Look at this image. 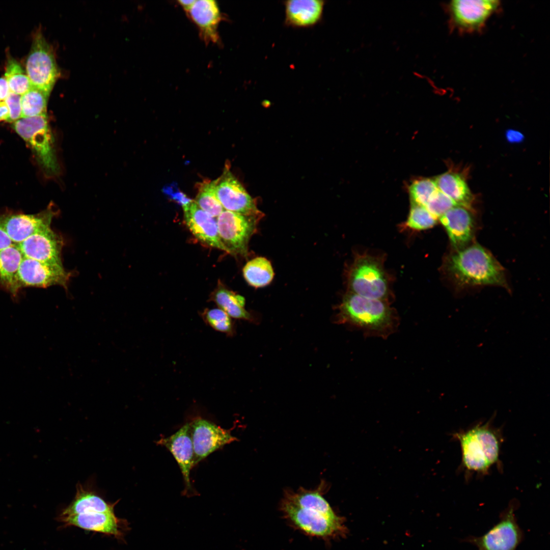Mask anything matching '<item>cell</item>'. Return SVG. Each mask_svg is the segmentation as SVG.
<instances>
[{
    "label": "cell",
    "instance_id": "9c48e42d",
    "mask_svg": "<svg viewBox=\"0 0 550 550\" xmlns=\"http://www.w3.org/2000/svg\"><path fill=\"white\" fill-rule=\"evenodd\" d=\"M216 194L225 210L260 219L264 215L255 200L231 173L229 166L226 165L223 174L217 178Z\"/></svg>",
    "mask_w": 550,
    "mask_h": 550
},
{
    "label": "cell",
    "instance_id": "f1b7e54d",
    "mask_svg": "<svg viewBox=\"0 0 550 550\" xmlns=\"http://www.w3.org/2000/svg\"><path fill=\"white\" fill-rule=\"evenodd\" d=\"M204 322L214 330L227 337L235 335L234 322L225 312L219 308H206L200 313Z\"/></svg>",
    "mask_w": 550,
    "mask_h": 550
},
{
    "label": "cell",
    "instance_id": "5bb4252c",
    "mask_svg": "<svg viewBox=\"0 0 550 550\" xmlns=\"http://www.w3.org/2000/svg\"><path fill=\"white\" fill-rule=\"evenodd\" d=\"M157 444L170 452L179 466L184 484L183 495L187 497L198 495V492L193 487L190 479L194 458L190 423H186L172 435L162 437L158 441Z\"/></svg>",
    "mask_w": 550,
    "mask_h": 550
},
{
    "label": "cell",
    "instance_id": "8d00e7d4",
    "mask_svg": "<svg viewBox=\"0 0 550 550\" xmlns=\"http://www.w3.org/2000/svg\"><path fill=\"white\" fill-rule=\"evenodd\" d=\"M10 92L8 84L5 77L0 78V100H4Z\"/></svg>",
    "mask_w": 550,
    "mask_h": 550
},
{
    "label": "cell",
    "instance_id": "52a82bcc",
    "mask_svg": "<svg viewBox=\"0 0 550 550\" xmlns=\"http://www.w3.org/2000/svg\"><path fill=\"white\" fill-rule=\"evenodd\" d=\"M26 72L32 86L49 95L60 76L53 49L40 30L34 35Z\"/></svg>",
    "mask_w": 550,
    "mask_h": 550
},
{
    "label": "cell",
    "instance_id": "d6986e66",
    "mask_svg": "<svg viewBox=\"0 0 550 550\" xmlns=\"http://www.w3.org/2000/svg\"><path fill=\"white\" fill-rule=\"evenodd\" d=\"M187 14L198 28L200 36L206 43L219 42L218 28L222 16L216 1L196 0Z\"/></svg>",
    "mask_w": 550,
    "mask_h": 550
},
{
    "label": "cell",
    "instance_id": "4316f807",
    "mask_svg": "<svg viewBox=\"0 0 550 550\" xmlns=\"http://www.w3.org/2000/svg\"><path fill=\"white\" fill-rule=\"evenodd\" d=\"M217 182V178L204 180L198 183V193L194 200L201 209L216 218L225 210L216 196Z\"/></svg>",
    "mask_w": 550,
    "mask_h": 550
},
{
    "label": "cell",
    "instance_id": "44dd1931",
    "mask_svg": "<svg viewBox=\"0 0 550 550\" xmlns=\"http://www.w3.org/2000/svg\"><path fill=\"white\" fill-rule=\"evenodd\" d=\"M437 189L449 197L457 206L465 208L471 211L474 197L464 178V175L458 171H449L434 180Z\"/></svg>",
    "mask_w": 550,
    "mask_h": 550
},
{
    "label": "cell",
    "instance_id": "7a4b0ae2",
    "mask_svg": "<svg viewBox=\"0 0 550 550\" xmlns=\"http://www.w3.org/2000/svg\"><path fill=\"white\" fill-rule=\"evenodd\" d=\"M339 321L358 327L368 333L386 337L394 330L392 311L382 300L347 294L339 307Z\"/></svg>",
    "mask_w": 550,
    "mask_h": 550
},
{
    "label": "cell",
    "instance_id": "f546056e",
    "mask_svg": "<svg viewBox=\"0 0 550 550\" xmlns=\"http://www.w3.org/2000/svg\"><path fill=\"white\" fill-rule=\"evenodd\" d=\"M5 78L10 91L19 95L24 94L32 87L28 75L20 65L13 58H9L7 61Z\"/></svg>",
    "mask_w": 550,
    "mask_h": 550
},
{
    "label": "cell",
    "instance_id": "3957f363",
    "mask_svg": "<svg viewBox=\"0 0 550 550\" xmlns=\"http://www.w3.org/2000/svg\"><path fill=\"white\" fill-rule=\"evenodd\" d=\"M454 436L460 443L462 465L466 470L485 474L499 461L501 439L488 423L456 432Z\"/></svg>",
    "mask_w": 550,
    "mask_h": 550
},
{
    "label": "cell",
    "instance_id": "4dcf8cb0",
    "mask_svg": "<svg viewBox=\"0 0 550 550\" xmlns=\"http://www.w3.org/2000/svg\"><path fill=\"white\" fill-rule=\"evenodd\" d=\"M438 190L434 180L424 178L415 180L409 187L412 203L425 207Z\"/></svg>",
    "mask_w": 550,
    "mask_h": 550
},
{
    "label": "cell",
    "instance_id": "f35d334b",
    "mask_svg": "<svg viewBox=\"0 0 550 550\" xmlns=\"http://www.w3.org/2000/svg\"><path fill=\"white\" fill-rule=\"evenodd\" d=\"M195 0L178 1L179 5L187 13L195 3Z\"/></svg>",
    "mask_w": 550,
    "mask_h": 550
},
{
    "label": "cell",
    "instance_id": "8992f818",
    "mask_svg": "<svg viewBox=\"0 0 550 550\" xmlns=\"http://www.w3.org/2000/svg\"><path fill=\"white\" fill-rule=\"evenodd\" d=\"M500 7L496 0H454L444 4L450 30L460 34L480 33Z\"/></svg>",
    "mask_w": 550,
    "mask_h": 550
},
{
    "label": "cell",
    "instance_id": "7402d4cb",
    "mask_svg": "<svg viewBox=\"0 0 550 550\" xmlns=\"http://www.w3.org/2000/svg\"><path fill=\"white\" fill-rule=\"evenodd\" d=\"M66 524L93 531L119 535L117 519L114 511L90 512L62 518Z\"/></svg>",
    "mask_w": 550,
    "mask_h": 550
},
{
    "label": "cell",
    "instance_id": "7c38bea8",
    "mask_svg": "<svg viewBox=\"0 0 550 550\" xmlns=\"http://www.w3.org/2000/svg\"><path fill=\"white\" fill-rule=\"evenodd\" d=\"M71 273L63 265L52 264L23 257L18 279L20 289L24 287L46 288L60 285L67 288Z\"/></svg>",
    "mask_w": 550,
    "mask_h": 550
},
{
    "label": "cell",
    "instance_id": "ffe728a7",
    "mask_svg": "<svg viewBox=\"0 0 550 550\" xmlns=\"http://www.w3.org/2000/svg\"><path fill=\"white\" fill-rule=\"evenodd\" d=\"M325 3L322 0L285 1V24L294 28L314 26L322 20Z\"/></svg>",
    "mask_w": 550,
    "mask_h": 550
},
{
    "label": "cell",
    "instance_id": "5b68a950",
    "mask_svg": "<svg viewBox=\"0 0 550 550\" xmlns=\"http://www.w3.org/2000/svg\"><path fill=\"white\" fill-rule=\"evenodd\" d=\"M12 127L32 149L45 174L57 175L60 167L47 115L21 118L13 122Z\"/></svg>",
    "mask_w": 550,
    "mask_h": 550
},
{
    "label": "cell",
    "instance_id": "2e32d148",
    "mask_svg": "<svg viewBox=\"0 0 550 550\" xmlns=\"http://www.w3.org/2000/svg\"><path fill=\"white\" fill-rule=\"evenodd\" d=\"M55 215L52 208L36 214H8L0 215V225L12 241L18 245L32 235L50 227Z\"/></svg>",
    "mask_w": 550,
    "mask_h": 550
},
{
    "label": "cell",
    "instance_id": "83f0119b",
    "mask_svg": "<svg viewBox=\"0 0 550 550\" xmlns=\"http://www.w3.org/2000/svg\"><path fill=\"white\" fill-rule=\"evenodd\" d=\"M49 96V94L32 86L21 95V118L47 115Z\"/></svg>",
    "mask_w": 550,
    "mask_h": 550
},
{
    "label": "cell",
    "instance_id": "277c9868",
    "mask_svg": "<svg viewBox=\"0 0 550 550\" xmlns=\"http://www.w3.org/2000/svg\"><path fill=\"white\" fill-rule=\"evenodd\" d=\"M280 510L290 526L311 537L327 540L342 535L345 531L342 518L335 512L299 507L283 499Z\"/></svg>",
    "mask_w": 550,
    "mask_h": 550
},
{
    "label": "cell",
    "instance_id": "e575fe53",
    "mask_svg": "<svg viewBox=\"0 0 550 550\" xmlns=\"http://www.w3.org/2000/svg\"><path fill=\"white\" fill-rule=\"evenodd\" d=\"M14 244H15L12 241L6 231L0 225V251Z\"/></svg>",
    "mask_w": 550,
    "mask_h": 550
},
{
    "label": "cell",
    "instance_id": "d4e9b609",
    "mask_svg": "<svg viewBox=\"0 0 550 550\" xmlns=\"http://www.w3.org/2000/svg\"><path fill=\"white\" fill-rule=\"evenodd\" d=\"M210 299L232 318L249 321L253 319L251 313L244 308V297L221 284L212 293Z\"/></svg>",
    "mask_w": 550,
    "mask_h": 550
},
{
    "label": "cell",
    "instance_id": "cb8c5ba5",
    "mask_svg": "<svg viewBox=\"0 0 550 550\" xmlns=\"http://www.w3.org/2000/svg\"><path fill=\"white\" fill-rule=\"evenodd\" d=\"M74 500L64 510L62 518L90 512L114 511L113 505L93 492L86 490L81 485H77Z\"/></svg>",
    "mask_w": 550,
    "mask_h": 550
},
{
    "label": "cell",
    "instance_id": "6da1fadb",
    "mask_svg": "<svg viewBox=\"0 0 550 550\" xmlns=\"http://www.w3.org/2000/svg\"><path fill=\"white\" fill-rule=\"evenodd\" d=\"M446 268L460 288L478 285L508 287L504 269L487 250L478 244L455 250L448 257Z\"/></svg>",
    "mask_w": 550,
    "mask_h": 550
},
{
    "label": "cell",
    "instance_id": "4fadbf2b",
    "mask_svg": "<svg viewBox=\"0 0 550 550\" xmlns=\"http://www.w3.org/2000/svg\"><path fill=\"white\" fill-rule=\"evenodd\" d=\"M521 531L516 522L513 506L503 514L500 521L480 537L470 541L478 550H516L521 542Z\"/></svg>",
    "mask_w": 550,
    "mask_h": 550
},
{
    "label": "cell",
    "instance_id": "836d02e7",
    "mask_svg": "<svg viewBox=\"0 0 550 550\" xmlns=\"http://www.w3.org/2000/svg\"><path fill=\"white\" fill-rule=\"evenodd\" d=\"M9 111V122H14L21 118V95L9 92L4 100Z\"/></svg>",
    "mask_w": 550,
    "mask_h": 550
},
{
    "label": "cell",
    "instance_id": "603a6c76",
    "mask_svg": "<svg viewBox=\"0 0 550 550\" xmlns=\"http://www.w3.org/2000/svg\"><path fill=\"white\" fill-rule=\"evenodd\" d=\"M23 258L16 244L0 251V286L14 296L20 289L18 273Z\"/></svg>",
    "mask_w": 550,
    "mask_h": 550
},
{
    "label": "cell",
    "instance_id": "d6a6232c",
    "mask_svg": "<svg viewBox=\"0 0 550 550\" xmlns=\"http://www.w3.org/2000/svg\"><path fill=\"white\" fill-rule=\"evenodd\" d=\"M455 206L457 205L449 197L438 190L425 207L431 214L437 218Z\"/></svg>",
    "mask_w": 550,
    "mask_h": 550
},
{
    "label": "cell",
    "instance_id": "74e56055",
    "mask_svg": "<svg viewBox=\"0 0 550 550\" xmlns=\"http://www.w3.org/2000/svg\"><path fill=\"white\" fill-rule=\"evenodd\" d=\"M9 118V111L5 101H0V122L3 121H8Z\"/></svg>",
    "mask_w": 550,
    "mask_h": 550
},
{
    "label": "cell",
    "instance_id": "ab89813d",
    "mask_svg": "<svg viewBox=\"0 0 550 550\" xmlns=\"http://www.w3.org/2000/svg\"><path fill=\"white\" fill-rule=\"evenodd\" d=\"M1 101V100H0V101Z\"/></svg>",
    "mask_w": 550,
    "mask_h": 550
},
{
    "label": "cell",
    "instance_id": "ac0fdd59",
    "mask_svg": "<svg viewBox=\"0 0 550 550\" xmlns=\"http://www.w3.org/2000/svg\"><path fill=\"white\" fill-rule=\"evenodd\" d=\"M439 218L455 250L468 245L474 237L475 229L471 210L455 206Z\"/></svg>",
    "mask_w": 550,
    "mask_h": 550
},
{
    "label": "cell",
    "instance_id": "484cf974",
    "mask_svg": "<svg viewBox=\"0 0 550 550\" xmlns=\"http://www.w3.org/2000/svg\"><path fill=\"white\" fill-rule=\"evenodd\" d=\"M243 274L250 285L259 288L270 284L274 272L270 261L264 257H259L246 263L243 268Z\"/></svg>",
    "mask_w": 550,
    "mask_h": 550
},
{
    "label": "cell",
    "instance_id": "ba28073f",
    "mask_svg": "<svg viewBox=\"0 0 550 550\" xmlns=\"http://www.w3.org/2000/svg\"><path fill=\"white\" fill-rule=\"evenodd\" d=\"M261 219L224 210L216 218L218 232L227 253L246 257L249 242Z\"/></svg>",
    "mask_w": 550,
    "mask_h": 550
},
{
    "label": "cell",
    "instance_id": "9a60e30c",
    "mask_svg": "<svg viewBox=\"0 0 550 550\" xmlns=\"http://www.w3.org/2000/svg\"><path fill=\"white\" fill-rule=\"evenodd\" d=\"M17 245L24 257L63 265L61 252L63 240L50 227L32 235Z\"/></svg>",
    "mask_w": 550,
    "mask_h": 550
},
{
    "label": "cell",
    "instance_id": "30bf717a",
    "mask_svg": "<svg viewBox=\"0 0 550 550\" xmlns=\"http://www.w3.org/2000/svg\"><path fill=\"white\" fill-rule=\"evenodd\" d=\"M349 285L352 293L372 299L382 300L388 291L382 269L376 261L368 257L355 263L350 271Z\"/></svg>",
    "mask_w": 550,
    "mask_h": 550
},
{
    "label": "cell",
    "instance_id": "e0dca14e",
    "mask_svg": "<svg viewBox=\"0 0 550 550\" xmlns=\"http://www.w3.org/2000/svg\"><path fill=\"white\" fill-rule=\"evenodd\" d=\"M182 207L184 222L192 234L204 244L227 252L219 236L216 218L201 209L194 200Z\"/></svg>",
    "mask_w": 550,
    "mask_h": 550
},
{
    "label": "cell",
    "instance_id": "d590c367",
    "mask_svg": "<svg viewBox=\"0 0 550 550\" xmlns=\"http://www.w3.org/2000/svg\"><path fill=\"white\" fill-rule=\"evenodd\" d=\"M506 136L510 143L520 142L524 138L523 134L518 131L509 130L506 132Z\"/></svg>",
    "mask_w": 550,
    "mask_h": 550
},
{
    "label": "cell",
    "instance_id": "1f68e13d",
    "mask_svg": "<svg viewBox=\"0 0 550 550\" xmlns=\"http://www.w3.org/2000/svg\"><path fill=\"white\" fill-rule=\"evenodd\" d=\"M436 220L425 206L412 203L406 224L410 228L422 230L432 228Z\"/></svg>",
    "mask_w": 550,
    "mask_h": 550
},
{
    "label": "cell",
    "instance_id": "8fae6325",
    "mask_svg": "<svg viewBox=\"0 0 550 550\" xmlns=\"http://www.w3.org/2000/svg\"><path fill=\"white\" fill-rule=\"evenodd\" d=\"M193 467L225 445L237 441L230 432L213 422L198 418L190 423Z\"/></svg>",
    "mask_w": 550,
    "mask_h": 550
}]
</instances>
